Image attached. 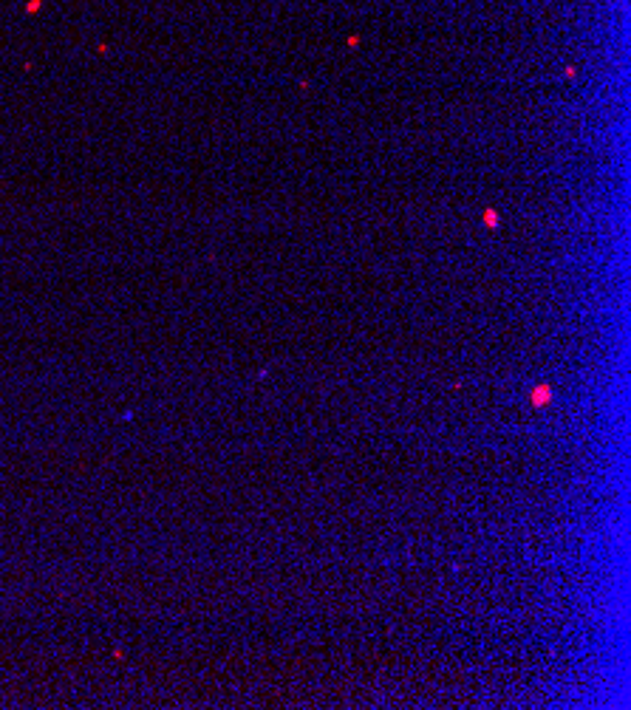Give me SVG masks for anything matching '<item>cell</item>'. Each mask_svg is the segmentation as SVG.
I'll return each instance as SVG.
<instances>
[{"label":"cell","instance_id":"cell-1","mask_svg":"<svg viewBox=\"0 0 631 710\" xmlns=\"http://www.w3.org/2000/svg\"><path fill=\"white\" fill-rule=\"evenodd\" d=\"M550 399H552V391H550V385H538V388L532 391V396H529V402H532L535 408H543V405H550Z\"/></svg>","mask_w":631,"mask_h":710}]
</instances>
